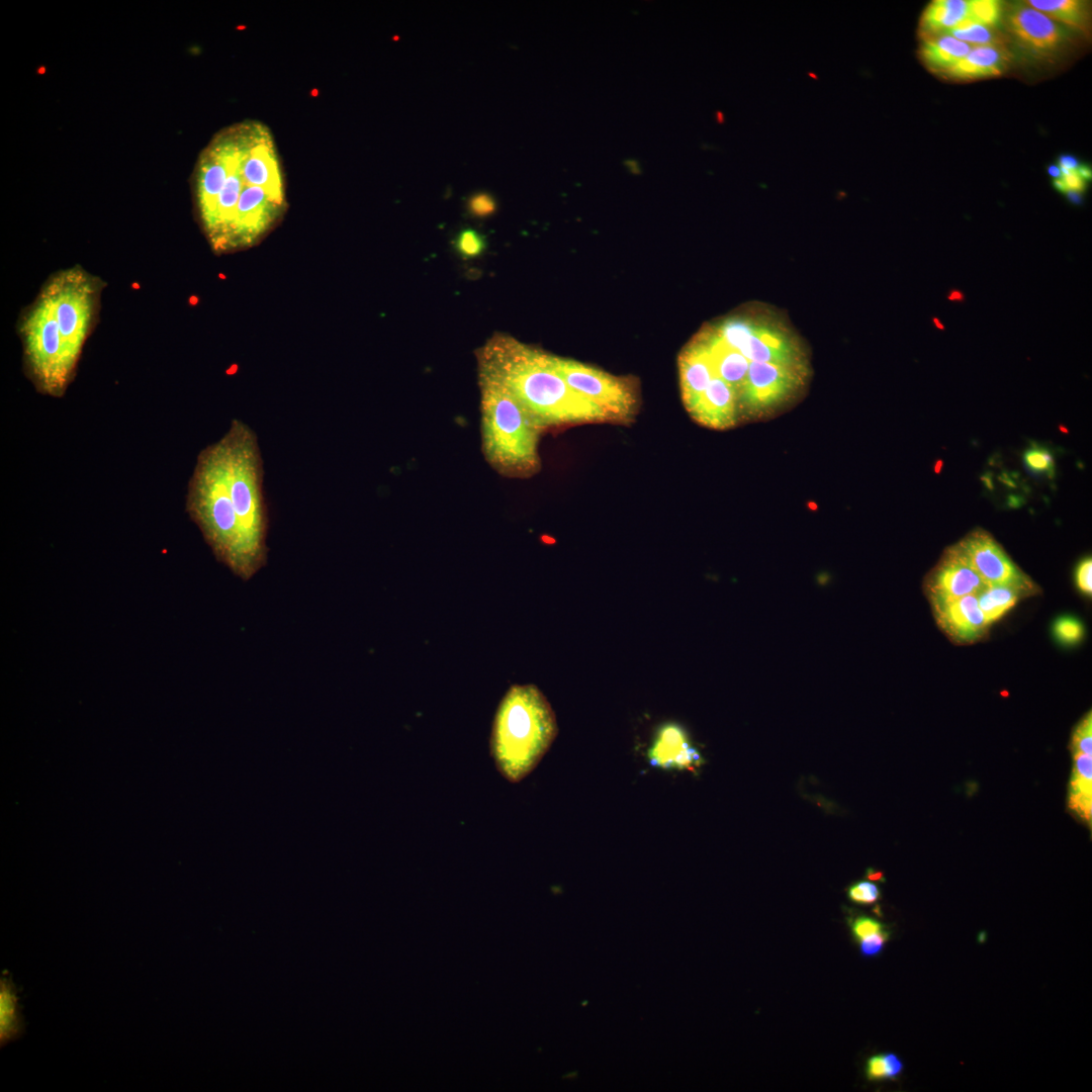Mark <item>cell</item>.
I'll return each instance as SVG.
<instances>
[{"label":"cell","instance_id":"cell-35","mask_svg":"<svg viewBox=\"0 0 1092 1092\" xmlns=\"http://www.w3.org/2000/svg\"><path fill=\"white\" fill-rule=\"evenodd\" d=\"M890 934V931L886 928L860 939L858 941L860 954L864 958L878 956L884 949Z\"/></svg>","mask_w":1092,"mask_h":1092},{"label":"cell","instance_id":"cell-9","mask_svg":"<svg viewBox=\"0 0 1092 1092\" xmlns=\"http://www.w3.org/2000/svg\"><path fill=\"white\" fill-rule=\"evenodd\" d=\"M1001 21L1013 43L1037 61L1054 62L1072 43L1071 30L1026 2L1012 4L1003 10Z\"/></svg>","mask_w":1092,"mask_h":1092},{"label":"cell","instance_id":"cell-2","mask_svg":"<svg viewBox=\"0 0 1092 1092\" xmlns=\"http://www.w3.org/2000/svg\"><path fill=\"white\" fill-rule=\"evenodd\" d=\"M478 373L503 383L541 428L612 420L574 391L556 371L552 355L495 335L477 351Z\"/></svg>","mask_w":1092,"mask_h":1092},{"label":"cell","instance_id":"cell-41","mask_svg":"<svg viewBox=\"0 0 1092 1092\" xmlns=\"http://www.w3.org/2000/svg\"><path fill=\"white\" fill-rule=\"evenodd\" d=\"M1059 167L1075 171L1079 169L1080 164L1076 158L1064 155L1059 160Z\"/></svg>","mask_w":1092,"mask_h":1092},{"label":"cell","instance_id":"cell-15","mask_svg":"<svg viewBox=\"0 0 1092 1092\" xmlns=\"http://www.w3.org/2000/svg\"><path fill=\"white\" fill-rule=\"evenodd\" d=\"M690 414L699 424L707 428L716 430L732 428L738 421V395L731 385L715 375Z\"/></svg>","mask_w":1092,"mask_h":1092},{"label":"cell","instance_id":"cell-29","mask_svg":"<svg viewBox=\"0 0 1092 1092\" xmlns=\"http://www.w3.org/2000/svg\"><path fill=\"white\" fill-rule=\"evenodd\" d=\"M455 249L464 258L479 256L485 249L483 237L473 229L460 231L455 239Z\"/></svg>","mask_w":1092,"mask_h":1092},{"label":"cell","instance_id":"cell-17","mask_svg":"<svg viewBox=\"0 0 1092 1092\" xmlns=\"http://www.w3.org/2000/svg\"><path fill=\"white\" fill-rule=\"evenodd\" d=\"M648 757L652 765L662 768L694 770L702 763L700 753L676 724H666L658 731Z\"/></svg>","mask_w":1092,"mask_h":1092},{"label":"cell","instance_id":"cell-13","mask_svg":"<svg viewBox=\"0 0 1092 1092\" xmlns=\"http://www.w3.org/2000/svg\"><path fill=\"white\" fill-rule=\"evenodd\" d=\"M749 362H764L808 369L802 345L786 329L757 321L755 330L740 352Z\"/></svg>","mask_w":1092,"mask_h":1092},{"label":"cell","instance_id":"cell-44","mask_svg":"<svg viewBox=\"0 0 1092 1092\" xmlns=\"http://www.w3.org/2000/svg\"><path fill=\"white\" fill-rule=\"evenodd\" d=\"M1048 172H1049V174H1050V175H1051L1052 177H1054L1055 179H1060V178H1061V176H1062V173H1061V169H1060V167H1059V166H1057V165H1051V166H1050V167L1048 168Z\"/></svg>","mask_w":1092,"mask_h":1092},{"label":"cell","instance_id":"cell-20","mask_svg":"<svg viewBox=\"0 0 1092 1092\" xmlns=\"http://www.w3.org/2000/svg\"><path fill=\"white\" fill-rule=\"evenodd\" d=\"M1073 759L1069 807L1090 825L1092 813V754L1073 751Z\"/></svg>","mask_w":1092,"mask_h":1092},{"label":"cell","instance_id":"cell-21","mask_svg":"<svg viewBox=\"0 0 1092 1092\" xmlns=\"http://www.w3.org/2000/svg\"><path fill=\"white\" fill-rule=\"evenodd\" d=\"M1029 6L1069 30L1087 32L1090 12L1088 3L1079 0H1028Z\"/></svg>","mask_w":1092,"mask_h":1092},{"label":"cell","instance_id":"cell-18","mask_svg":"<svg viewBox=\"0 0 1092 1092\" xmlns=\"http://www.w3.org/2000/svg\"><path fill=\"white\" fill-rule=\"evenodd\" d=\"M699 337L707 348L715 375L731 385L738 395L749 367L747 358L739 351L727 346L714 330Z\"/></svg>","mask_w":1092,"mask_h":1092},{"label":"cell","instance_id":"cell-8","mask_svg":"<svg viewBox=\"0 0 1092 1092\" xmlns=\"http://www.w3.org/2000/svg\"><path fill=\"white\" fill-rule=\"evenodd\" d=\"M809 369L749 362L738 394L739 413L748 420H765L781 412L805 386Z\"/></svg>","mask_w":1092,"mask_h":1092},{"label":"cell","instance_id":"cell-1","mask_svg":"<svg viewBox=\"0 0 1092 1092\" xmlns=\"http://www.w3.org/2000/svg\"><path fill=\"white\" fill-rule=\"evenodd\" d=\"M263 460L255 432L233 420L204 448L189 482L187 511L216 557L244 579L266 560L268 515Z\"/></svg>","mask_w":1092,"mask_h":1092},{"label":"cell","instance_id":"cell-34","mask_svg":"<svg viewBox=\"0 0 1092 1092\" xmlns=\"http://www.w3.org/2000/svg\"><path fill=\"white\" fill-rule=\"evenodd\" d=\"M849 926L852 936L857 942L869 935L886 929V926L877 919L863 915L851 919Z\"/></svg>","mask_w":1092,"mask_h":1092},{"label":"cell","instance_id":"cell-43","mask_svg":"<svg viewBox=\"0 0 1092 1092\" xmlns=\"http://www.w3.org/2000/svg\"><path fill=\"white\" fill-rule=\"evenodd\" d=\"M867 878L872 881H884V875L881 872L872 869L867 871Z\"/></svg>","mask_w":1092,"mask_h":1092},{"label":"cell","instance_id":"cell-4","mask_svg":"<svg viewBox=\"0 0 1092 1092\" xmlns=\"http://www.w3.org/2000/svg\"><path fill=\"white\" fill-rule=\"evenodd\" d=\"M557 731L555 714L536 686L511 687L499 703L491 731V756L497 770L509 782L522 781L540 762Z\"/></svg>","mask_w":1092,"mask_h":1092},{"label":"cell","instance_id":"cell-32","mask_svg":"<svg viewBox=\"0 0 1092 1092\" xmlns=\"http://www.w3.org/2000/svg\"><path fill=\"white\" fill-rule=\"evenodd\" d=\"M1092 716L1087 713L1076 726L1072 735V750L1092 754Z\"/></svg>","mask_w":1092,"mask_h":1092},{"label":"cell","instance_id":"cell-23","mask_svg":"<svg viewBox=\"0 0 1092 1092\" xmlns=\"http://www.w3.org/2000/svg\"><path fill=\"white\" fill-rule=\"evenodd\" d=\"M969 2L935 0L924 10L920 26L925 34L947 32L968 18Z\"/></svg>","mask_w":1092,"mask_h":1092},{"label":"cell","instance_id":"cell-24","mask_svg":"<svg viewBox=\"0 0 1092 1092\" xmlns=\"http://www.w3.org/2000/svg\"><path fill=\"white\" fill-rule=\"evenodd\" d=\"M971 48L970 44L945 34L926 39L920 54L929 68L944 72L965 58Z\"/></svg>","mask_w":1092,"mask_h":1092},{"label":"cell","instance_id":"cell-30","mask_svg":"<svg viewBox=\"0 0 1092 1092\" xmlns=\"http://www.w3.org/2000/svg\"><path fill=\"white\" fill-rule=\"evenodd\" d=\"M1024 465L1033 473L1054 474V458L1051 452L1042 447L1032 446L1024 452Z\"/></svg>","mask_w":1092,"mask_h":1092},{"label":"cell","instance_id":"cell-42","mask_svg":"<svg viewBox=\"0 0 1092 1092\" xmlns=\"http://www.w3.org/2000/svg\"><path fill=\"white\" fill-rule=\"evenodd\" d=\"M947 298L951 301L962 302L965 299V295L959 289H951L947 295Z\"/></svg>","mask_w":1092,"mask_h":1092},{"label":"cell","instance_id":"cell-45","mask_svg":"<svg viewBox=\"0 0 1092 1092\" xmlns=\"http://www.w3.org/2000/svg\"><path fill=\"white\" fill-rule=\"evenodd\" d=\"M1068 197L1073 203H1080L1081 196L1079 192L1068 191Z\"/></svg>","mask_w":1092,"mask_h":1092},{"label":"cell","instance_id":"cell-36","mask_svg":"<svg viewBox=\"0 0 1092 1092\" xmlns=\"http://www.w3.org/2000/svg\"><path fill=\"white\" fill-rule=\"evenodd\" d=\"M494 199L486 193H478L472 196L468 202L470 212L476 216H485L495 210Z\"/></svg>","mask_w":1092,"mask_h":1092},{"label":"cell","instance_id":"cell-38","mask_svg":"<svg viewBox=\"0 0 1092 1092\" xmlns=\"http://www.w3.org/2000/svg\"><path fill=\"white\" fill-rule=\"evenodd\" d=\"M866 1074L870 1081L886 1079V1066L883 1055H875L868 1060Z\"/></svg>","mask_w":1092,"mask_h":1092},{"label":"cell","instance_id":"cell-12","mask_svg":"<svg viewBox=\"0 0 1092 1092\" xmlns=\"http://www.w3.org/2000/svg\"><path fill=\"white\" fill-rule=\"evenodd\" d=\"M986 585L957 546L945 551L925 581L931 604L977 595Z\"/></svg>","mask_w":1092,"mask_h":1092},{"label":"cell","instance_id":"cell-46","mask_svg":"<svg viewBox=\"0 0 1092 1092\" xmlns=\"http://www.w3.org/2000/svg\"><path fill=\"white\" fill-rule=\"evenodd\" d=\"M933 325H934V326L936 327V329H938V330H943V328H944V327H943V325H942V323H941V322H940V321H939L938 318H933Z\"/></svg>","mask_w":1092,"mask_h":1092},{"label":"cell","instance_id":"cell-28","mask_svg":"<svg viewBox=\"0 0 1092 1092\" xmlns=\"http://www.w3.org/2000/svg\"><path fill=\"white\" fill-rule=\"evenodd\" d=\"M946 34L968 44H975V47L991 46L994 41V34L991 28L973 23L969 18L964 20L956 28L947 31Z\"/></svg>","mask_w":1092,"mask_h":1092},{"label":"cell","instance_id":"cell-6","mask_svg":"<svg viewBox=\"0 0 1092 1092\" xmlns=\"http://www.w3.org/2000/svg\"><path fill=\"white\" fill-rule=\"evenodd\" d=\"M25 354L38 385L50 394H60L75 366L65 352L50 297L43 291L23 324Z\"/></svg>","mask_w":1092,"mask_h":1092},{"label":"cell","instance_id":"cell-19","mask_svg":"<svg viewBox=\"0 0 1092 1092\" xmlns=\"http://www.w3.org/2000/svg\"><path fill=\"white\" fill-rule=\"evenodd\" d=\"M1006 57L997 47L977 46L943 73L957 79H976L1000 75L1006 68Z\"/></svg>","mask_w":1092,"mask_h":1092},{"label":"cell","instance_id":"cell-26","mask_svg":"<svg viewBox=\"0 0 1092 1092\" xmlns=\"http://www.w3.org/2000/svg\"><path fill=\"white\" fill-rule=\"evenodd\" d=\"M756 324L755 320L733 317L721 323L714 331L727 346L741 352L752 336Z\"/></svg>","mask_w":1092,"mask_h":1092},{"label":"cell","instance_id":"cell-33","mask_svg":"<svg viewBox=\"0 0 1092 1092\" xmlns=\"http://www.w3.org/2000/svg\"><path fill=\"white\" fill-rule=\"evenodd\" d=\"M878 886L871 882H857L849 886L847 896L850 901L868 905L877 902L880 898Z\"/></svg>","mask_w":1092,"mask_h":1092},{"label":"cell","instance_id":"cell-3","mask_svg":"<svg viewBox=\"0 0 1092 1092\" xmlns=\"http://www.w3.org/2000/svg\"><path fill=\"white\" fill-rule=\"evenodd\" d=\"M207 148L217 159L222 184L205 229L215 243L228 244L239 200L259 186L285 200L280 158L270 129L257 120H244L215 134Z\"/></svg>","mask_w":1092,"mask_h":1092},{"label":"cell","instance_id":"cell-5","mask_svg":"<svg viewBox=\"0 0 1092 1092\" xmlns=\"http://www.w3.org/2000/svg\"><path fill=\"white\" fill-rule=\"evenodd\" d=\"M482 452L500 475L522 477L539 469L542 430L517 397L499 381L478 373Z\"/></svg>","mask_w":1092,"mask_h":1092},{"label":"cell","instance_id":"cell-39","mask_svg":"<svg viewBox=\"0 0 1092 1092\" xmlns=\"http://www.w3.org/2000/svg\"><path fill=\"white\" fill-rule=\"evenodd\" d=\"M1061 169V180L1065 185L1066 192L1075 191L1080 192L1085 188V179L1079 174L1078 170L1072 171L1065 168Z\"/></svg>","mask_w":1092,"mask_h":1092},{"label":"cell","instance_id":"cell-40","mask_svg":"<svg viewBox=\"0 0 1092 1092\" xmlns=\"http://www.w3.org/2000/svg\"><path fill=\"white\" fill-rule=\"evenodd\" d=\"M886 1066V1079H896L903 1071L902 1061L892 1053L883 1054Z\"/></svg>","mask_w":1092,"mask_h":1092},{"label":"cell","instance_id":"cell-11","mask_svg":"<svg viewBox=\"0 0 1092 1092\" xmlns=\"http://www.w3.org/2000/svg\"><path fill=\"white\" fill-rule=\"evenodd\" d=\"M956 546L986 584L1015 587L1026 596L1038 590L987 532L976 530Z\"/></svg>","mask_w":1092,"mask_h":1092},{"label":"cell","instance_id":"cell-37","mask_svg":"<svg viewBox=\"0 0 1092 1092\" xmlns=\"http://www.w3.org/2000/svg\"><path fill=\"white\" fill-rule=\"evenodd\" d=\"M1075 579L1079 589L1086 595L1092 593V561L1090 557H1086L1078 564L1075 572Z\"/></svg>","mask_w":1092,"mask_h":1092},{"label":"cell","instance_id":"cell-27","mask_svg":"<svg viewBox=\"0 0 1092 1092\" xmlns=\"http://www.w3.org/2000/svg\"><path fill=\"white\" fill-rule=\"evenodd\" d=\"M969 2L968 18L973 22L992 28L1002 20L1003 10L996 0H973Z\"/></svg>","mask_w":1092,"mask_h":1092},{"label":"cell","instance_id":"cell-22","mask_svg":"<svg viewBox=\"0 0 1092 1092\" xmlns=\"http://www.w3.org/2000/svg\"><path fill=\"white\" fill-rule=\"evenodd\" d=\"M6 971L0 979V1044L1 1046L19 1038L24 1032V1021L20 1010L17 991Z\"/></svg>","mask_w":1092,"mask_h":1092},{"label":"cell","instance_id":"cell-25","mask_svg":"<svg viewBox=\"0 0 1092 1092\" xmlns=\"http://www.w3.org/2000/svg\"><path fill=\"white\" fill-rule=\"evenodd\" d=\"M1023 597L1026 595L1021 590L1006 585H986L977 594L979 607L988 625L1004 616Z\"/></svg>","mask_w":1092,"mask_h":1092},{"label":"cell","instance_id":"cell-31","mask_svg":"<svg viewBox=\"0 0 1092 1092\" xmlns=\"http://www.w3.org/2000/svg\"><path fill=\"white\" fill-rule=\"evenodd\" d=\"M1054 633L1056 638L1063 644L1073 645L1082 639L1084 628L1078 619L1072 616H1063L1055 622Z\"/></svg>","mask_w":1092,"mask_h":1092},{"label":"cell","instance_id":"cell-7","mask_svg":"<svg viewBox=\"0 0 1092 1092\" xmlns=\"http://www.w3.org/2000/svg\"><path fill=\"white\" fill-rule=\"evenodd\" d=\"M51 299L65 352L75 366L92 321L95 287L81 270L57 275L43 290Z\"/></svg>","mask_w":1092,"mask_h":1092},{"label":"cell","instance_id":"cell-16","mask_svg":"<svg viewBox=\"0 0 1092 1092\" xmlns=\"http://www.w3.org/2000/svg\"><path fill=\"white\" fill-rule=\"evenodd\" d=\"M678 366L682 400L691 413L715 376L709 353L700 337L680 354Z\"/></svg>","mask_w":1092,"mask_h":1092},{"label":"cell","instance_id":"cell-14","mask_svg":"<svg viewBox=\"0 0 1092 1092\" xmlns=\"http://www.w3.org/2000/svg\"><path fill=\"white\" fill-rule=\"evenodd\" d=\"M931 605L940 628L959 643L975 642L987 631L989 625L979 607L977 595Z\"/></svg>","mask_w":1092,"mask_h":1092},{"label":"cell","instance_id":"cell-10","mask_svg":"<svg viewBox=\"0 0 1092 1092\" xmlns=\"http://www.w3.org/2000/svg\"><path fill=\"white\" fill-rule=\"evenodd\" d=\"M552 362L574 391L604 408L612 420L631 417L636 394L628 380L571 359L552 355Z\"/></svg>","mask_w":1092,"mask_h":1092}]
</instances>
